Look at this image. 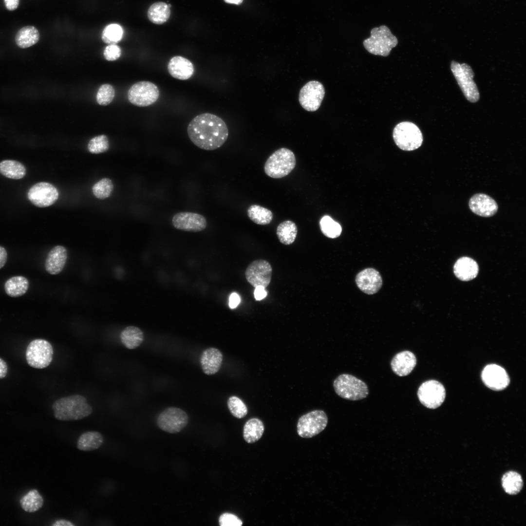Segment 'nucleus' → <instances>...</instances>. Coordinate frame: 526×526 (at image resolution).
Wrapping results in <instances>:
<instances>
[{"mask_svg": "<svg viewBox=\"0 0 526 526\" xmlns=\"http://www.w3.org/2000/svg\"><path fill=\"white\" fill-rule=\"evenodd\" d=\"M167 68L171 76L181 80L189 79L194 72L192 63L189 59L179 56L170 59Z\"/></svg>", "mask_w": 526, "mask_h": 526, "instance_id": "412c9836", "label": "nucleus"}, {"mask_svg": "<svg viewBox=\"0 0 526 526\" xmlns=\"http://www.w3.org/2000/svg\"><path fill=\"white\" fill-rule=\"evenodd\" d=\"M7 9L9 11L16 10L19 4V0H4Z\"/></svg>", "mask_w": 526, "mask_h": 526, "instance_id": "49530a36", "label": "nucleus"}, {"mask_svg": "<svg viewBox=\"0 0 526 526\" xmlns=\"http://www.w3.org/2000/svg\"><path fill=\"white\" fill-rule=\"evenodd\" d=\"M170 13V8L166 3L156 2L150 6L147 15L149 20L153 23L162 24L169 19Z\"/></svg>", "mask_w": 526, "mask_h": 526, "instance_id": "7c9ffc66", "label": "nucleus"}, {"mask_svg": "<svg viewBox=\"0 0 526 526\" xmlns=\"http://www.w3.org/2000/svg\"><path fill=\"white\" fill-rule=\"evenodd\" d=\"M43 502V498L38 491L32 489L22 496L19 504L25 511L32 513L39 510L42 507Z\"/></svg>", "mask_w": 526, "mask_h": 526, "instance_id": "2f4dec72", "label": "nucleus"}, {"mask_svg": "<svg viewBox=\"0 0 526 526\" xmlns=\"http://www.w3.org/2000/svg\"><path fill=\"white\" fill-rule=\"evenodd\" d=\"M470 210L477 215L490 217L498 211V206L494 199L484 193L473 195L469 201Z\"/></svg>", "mask_w": 526, "mask_h": 526, "instance_id": "6ab92c4d", "label": "nucleus"}, {"mask_svg": "<svg viewBox=\"0 0 526 526\" xmlns=\"http://www.w3.org/2000/svg\"><path fill=\"white\" fill-rule=\"evenodd\" d=\"M319 225L322 233L328 238H337L341 233L340 225L328 215H325L321 218Z\"/></svg>", "mask_w": 526, "mask_h": 526, "instance_id": "c9c22d12", "label": "nucleus"}, {"mask_svg": "<svg viewBox=\"0 0 526 526\" xmlns=\"http://www.w3.org/2000/svg\"><path fill=\"white\" fill-rule=\"evenodd\" d=\"M67 259V251L65 247L58 245L48 252L45 261V268L51 275H56L63 269Z\"/></svg>", "mask_w": 526, "mask_h": 526, "instance_id": "4be33fe9", "label": "nucleus"}, {"mask_svg": "<svg viewBox=\"0 0 526 526\" xmlns=\"http://www.w3.org/2000/svg\"><path fill=\"white\" fill-rule=\"evenodd\" d=\"M296 164L293 152L287 148H282L268 157L264 165V172L271 178H281L289 174Z\"/></svg>", "mask_w": 526, "mask_h": 526, "instance_id": "20e7f679", "label": "nucleus"}, {"mask_svg": "<svg viewBox=\"0 0 526 526\" xmlns=\"http://www.w3.org/2000/svg\"><path fill=\"white\" fill-rule=\"evenodd\" d=\"M39 39L38 29L33 26H26L19 29L16 35L15 41L20 48L30 47L36 44Z\"/></svg>", "mask_w": 526, "mask_h": 526, "instance_id": "cd10ccee", "label": "nucleus"}, {"mask_svg": "<svg viewBox=\"0 0 526 526\" xmlns=\"http://www.w3.org/2000/svg\"><path fill=\"white\" fill-rule=\"evenodd\" d=\"M113 189V184L109 178H103L96 183L93 187L94 195L98 199H104L109 197Z\"/></svg>", "mask_w": 526, "mask_h": 526, "instance_id": "4c0bfd02", "label": "nucleus"}, {"mask_svg": "<svg viewBox=\"0 0 526 526\" xmlns=\"http://www.w3.org/2000/svg\"><path fill=\"white\" fill-rule=\"evenodd\" d=\"M53 349L51 343L44 339H35L27 347L25 357L27 363L36 369H43L51 363Z\"/></svg>", "mask_w": 526, "mask_h": 526, "instance_id": "6e6552de", "label": "nucleus"}, {"mask_svg": "<svg viewBox=\"0 0 526 526\" xmlns=\"http://www.w3.org/2000/svg\"><path fill=\"white\" fill-rule=\"evenodd\" d=\"M29 286L28 279L22 276H13L5 282L4 289L7 295L11 297H19L27 291Z\"/></svg>", "mask_w": 526, "mask_h": 526, "instance_id": "a878e982", "label": "nucleus"}, {"mask_svg": "<svg viewBox=\"0 0 526 526\" xmlns=\"http://www.w3.org/2000/svg\"><path fill=\"white\" fill-rule=\"evenodd\" d=\"M223 361V354L217 348H208L202 353L200 357V364L203 372L207 375H212L220 370Z\"/></svg>", "mask_w": 526, "mask_h": 526, "instance_id": "5701e85b", "label": "nucleus"}, {"mask_svg": "<svg viewBox=\"0 0 526 526\" xmlns=\"http://www.w3.org/2000/svg\"><path fill=\"white\" fill-rule=\"evenodd\" d=\"M297 231L296 224L291 221L287 220L278 225L277 228V235L281 243L289 245L295 241Z\"/></svg>", "mask_w": 526, "mask_h": 526, "instance_id": "473e14b6", "label": "nucleus"}, {"mask_svg": "<svg viewBox=\"0 0 526 526\" xmlns=\"http://www.w3.org/2000/svg\"><path fill=\"white\" fill-rule=\"evenodd\" d=\"M7 371L8 367L6 362L0 357V379L6 376Z\"/></svg>", "mask_w": 526, "mask_h": 526, "instance_id": "09e8293b", "label": "nucleus"}, {"mask_svg": "<svg viewBox=\"0 0 526 526\" xmlns=\"http://www.w3.org/2000/svg\"><path fill=\"white\" fill-rule=\"evenodd\" d=\"M160 95L158 87L150 81H139L133 84L128 92V98L132 104L147 107L154 103Z\"/></svg>", "mask_w": 526, "mask_h": 526, "instance_id": "9d476101", "label": "nucleus"}, {"mask_svg": "<svg viewBox=\"0 0 526 526\" xmlns=\"http://www.w3.org/2000/svg\"><path fill=\"white\" fill-rule=\"evenodd\" d=\"M7 260V252L3 247L0 245V269L5 264Z\"/></svg>", "mask_w": 526, "mask_h": 526, "instance_id": "de8ad7c7", "label": "nucleus"}, {"mask_svg": "<svg viewBox=\"0 0 526 526\" xmlns=\"http://www.w3.org/2000/svg\"><path fill=\"white\" fill-rule=\"evenodd\" d=\"M104 442L99 432L89 431L82 433L77 439V448L82 451H92L98 449Z\"/></svg>", "mask_w": 526, "mask_h": 526, "instance_id": "393cba45", "label": "nucleus"}, {"mask_svg": "<svg viewBox=\"0 0 526 526\" xmlns=\"http://www.w3.org/2000/svg\"><path fill=\"white\" fill-rule=\"evenodd\" d=\"M188 422V416L181 409L169 407L158 415L157 423L163 431L169 433H177L184 428Z\"/></svg>", "mask_w": 526, "mask_h": 526, "instance_id": "ddd939ff", "label": "nucleus"}, {"mask_svg": "<svg viewBox=\"0 0 526 526\" xmlns=\"http://www.w3.org/2000/svg\"><path fill=\"white\" fill-rule=\"evenodd\" d=\"M172 224L176 229L189 232H200L207 226L206 218L201 214L191 212H181L172 218Z\"/></svg>", "mask_w": 526, "mask_h": 526, "instance_id": "f3484780", "label": "nucleus"}, {"mask_svg": "<svg viewBox=\"0 0 526 526\" xmlns=\"http://www.w3.org/2000/svg\"><path fill=\"white\" fill-rule=\"evenodd\" d=\"M123 30L120 26L111 24L106 26L102 33V41L109 44H116L122 38Z\"/></svg>", "mask_w": 526, "mask_h": 526, "instance_id": "e433bc0d", "label": "nucleus"}, {"mask_svg": "<svg viewBox=\"0 0 526 526\" xmlns=\"http://www.w3.org/2000/svg\"><path fill=\"white\" fill-rule=\"evenodd\" d=\"M109 148L108 139L105 135H100L92 138L88 143V149L94 154L106 151Z\"/></svg>", "mask_w": 526, "mask_h": 526, "instance_id": "ea45409f", "label": "nucleus"}, {"mask_svg": "<svg viewBox=\"0 0 526 526\" xmlns=\"http://www.w3.org/2000/svg\"><path fill=\"white\" fill-rule=\"evenodd\" d=\"M227 404L230 413L237 418H243L247 413L248 410L246 405L238 397L230 396L227 400Z\"/></svg>", "mask_w": 526, "mask_h": 526, "instance_id": "58836bf2", "label": "nucleus"}, {"mask_svg": "<svg viewBox=\"0 0 526 526\" xmlns=\"http://www.w3.org/2000/svg\"><path fill=\"white\" fill-rule=\"evenodd\" d=\"M52 409L55 418L61 421L80 420L93 413L86 397L79 394L58 399L53 404Z\"/></svg>", "mask_w": 526, "mask_h": 526, "instance_id": "f03ea898", "label": "nucleus"}, {"mask_svg": "<svg viewBox=\"0 0 526 526\" xmlns=\"http://www.w3.org/2000/svg\"><path fill=\"white\" fill-rule=\"evenodd\" d=\"M219 524L220 526H241L243 522L235 515L225 513L219 517Z\"/></svg>", "mask_w": 526, "mask_h": 526, "instance_id": "79ce46f5", "label": "nucleus"}, {"mask_svg": "<svg viewBox=\"0 0 526 526\" xmlns=\"http://www.w3.org/2000/svg\"><path fill=\"white\" fill-rule=\"evenodd\" d=\"M327 423L328 417L324 411L314 410L300 417L297 424V432L301 437L311 438L324 430Z\"/></svg>", "mask_w": 526, "mask_h": 526, "instance_id": "1a4fd4ad", "label": "nucleus"}, {"mask_svg": "<svg viewBox=\"0 0 526 526\" xmlns=\"http://www.w3.org/2000/svg\"><path fill=\"white\" fill-rule=\"evenodd\" d=\"M481 378L484 384L494 391L503 390L510 383L509 377L506 370L495 364L486 366L482 372Z\"/></svg>", "mask_w": 526, "mask_h": 526, "instance_id": "dca6fc26", "label": "nucleus"}, {"mask_svg": "<svg viewBox=\"0 0 526 526\" xmlns=\"http://www.w3.org/2000/svg\"><path fill=\"white\" fill-rule=\"evenodd\" d=\"M371 36L364 40V48L370 53L383 56L389 55L392 48L398 44V40L385 25L373 28Z\"/></svg>", "mask_w": 526, "mask_h": 526, "instance_id": "7ed1b4c3", "label": "nucleus"}, {"mask_svg": "<svg viewBox=\"0 0 526 526\" xmlns=\"http://www.w3.org/2000/svg\"><path fill=\"white\" fill-rule=\"evenodd\" d=\"M247 215L251 221L261 225L269 224L273 216L271 210L257 205H253L249 207Z\"/></svg>", "mask_w": 526, "mask_h": 526, "instance_id": "f704fd0d", "label": "nucleus"}, {"mask_svg": "<svg viewBox=\"0 0 526 526\" xmlns=\"http://www.w3.org/2000/svg\"><path fill=\"white\" fill-rule=\"evenodd\" d=\"M264 430L263 422L260 419L252 418L244 426V438L248 443H255L261 438Z\"/></svg>", "mask_w": 526, "mask_h": 526, "instance_id": "c85d7f7f", "label": "nucleus"}, {"mask_svg": "<svg viewBox=\"0 0 526 526\" xmlns=\"http://www.w3.org/2000/svg\"><path fill=\"white\" fill-rule=\"evenodd\" d=\"M226 3L229 4H233L236 5L241 4L243 0H224Z\"/></svg>", "mask_w": 526, "mask_h": 526, "instance_id": "3c124183", "label": "nucleus"}, {"mask_svg": "<svg viewBox=\"0 0 526 526\" xmlns=\"http://www.w3.org/2000/svg\"><path fill=\"white\" fill-rule=\"evenodd\" d=\"M420 403L429 409H436L443 403L446 391L443 385L435 380H429L422 383L417 391Z\"/></svg>", "mask_w": 526, "mask_h": 526, "instance_id": "9b49d317", "label": "nucleus"}, {"mask_svg": "<svg viewBox=\"0 0 526 526\" xmlns=\"http://www.w3.org/2000/svg\"><path fill=\"white\" fill-rule=\"evenodd\" d=\"M27 197L36 207H45L52 205L56 201L58 198V192L52 184L41 182L34 185L29 188Z\"/></svg>", "mask_w": 526, "mask_h": 526, "instance_id": "4468645a", "label": "nucleus"}, {"mask_svg": "<svg viewBox=\"0 0 526 526\" xmlns=\"http://www.w3.org/2000/svg\"><path fill=\"white\" fill-rule=\"evenodd\" d=\"M451 68L467 99L471 103L478 101L480 98L479 92L473 79L474 73L470 66L466 63L460 64L452 61Z\"/></svg>", "mask_w": 526, "mask_h": 526, "instance_id": "0eeeda50", "label": "nucleus"}, {"mask_svg": "<svg viewBox=\"0 0 526 526\" xmlns=\"http://www.w3.org/2000/svg\"><path fill=\"white\" fill-rule=\"evenodd\" d=\"M115 95L113 87L109 84L102 85L96 94V101L100 105H107L113 100Z\"/></svg>", "mask_w": 526, "mask_h": 526, "instance_id": "a19ab883", "label": "nucleus"}, {"mask_svg": "<svg viewBox=\"0 0 526 526\" xmlns=\"http://www.w3.org/2000/svg\"><path fill=\"white\" fill-rule=\"evenodd\" d=\"M355 280L358 288L368 295L377 293L382 285L380 273L373 268H367L361 271L357 275Z\"/></svg>", "mask_w": 526, "mask_h": 526, "instance_id": "a211bd4d", "label": "nucleus"}, {"mask_svg": "<svg viewBox=\"0 0 526 526\" xmlns=\"http://www.w3.org/2000/svg\"><path fill=\"white\" fill-rule=\"evenodd\" d=\"M325 95V90L321 83L312 80L306 83L300 90L299 102L301 107L308 112L319 109Z\"/></svg>", "mask_w": 526, "mask_h": 526, "instance_id": "f8f14e48", "label": "nucleus"}, {"mask_svg": "<svg viewBox=\"0 0 526 526\" xmlns=\"http://www.w3.org/2000/svg\"><path fill=\"white\" fill-rule=\"evenodd\" d=\"M53 526H75L72 522L65 519H59L52 525Z\"/></svg>", "mask_w": 526, "mask_h": 526, "instance_id": "8fccbe9b", "label": "nucleus"}, {"mask_svg": "<svg viewBox=\"0 0 526 526\" xmlns=\"http://www.w3.org/2000/svg\"><path fill=\"white\" fill-rule=\"evenodd\" d=\"M0 173L8 178L20 179L26 175V169L18 161L4 160L0 162Z\"/></svg>", "mask_w": 526, "mask_h": 526, "instance_id": "c756f323", "label": "nucleus"}, {"mask_svg": "<svg viewBox=\"0 0 526 526\" xmlns=\"http://www.w3.org/2000/svg\"><path fill=\"white\" fill-rule=\"evenodd\" d=\"M254 294L257 301H261L266 296L267 292L265 288L262 286H258L255 287Z\"/></svg>", "mask_w": 526, "mask_h": 526, "instance_id": "c03bdc74", "label": "nucleus"}, {"mask_svg": "<svg viewBox=\"0 0 526 526\" xmlns=\"http://www.w3.org/2000/svg\"><path fill=\"white\" fill-rule=\"evenodd\" d=\"M121 55V48L116 44H109L103 51L105 58L108 61H114L118 59Z\"/></svg>", "mask_w": 526, "mask_h": 526, "instance_id": "37998d69", "label": "nucleus"}, {"mask_svg": "<svg viewBox=\"0 0 526 526\" xmlns=\"http://www.w3.org/2000/svg\"><path fill=\"white\" fill-rule=\"evenodd\" d=\"M240 302V298L236 293H232L229 297V306L230 308H235Z\"/></svg>", "mask_w": 526, "mask_h": 526, "instance_id": "a18cd8bd", "label": "nucleus"}, {"mask_svg": "<svg viewBox=\"0 0 526 526\" xmlns=\"http://www.w3.org/2000/svg\"><path fill=\"white\" fill-rule=\"evenodd\" d=\"M416 362V357L413 352L403 351L393 357L391 361V367L395 374L399 376H405L412 372Z\"/></svg>", "mask_w": 526, "mask_h": 526, "instance_id": "aec40b11", "label": "nucleus"}, {"mask_svg": "<svg viewBox=\"0 0 526 526\" xmlns=\"http://www.w3.org/2000/svg\"><path fill=\"white\" fill-rule=\"evenodd\" d=\"M272 269L270 264L264 260L252 262L245 271L247 282L254 287L262 286L266 288L270 283Z\"/></svg>", "mask_w": 526, "mask_h": 526, "instance_id": "2eb2a0df", "label": "nucleus"}, {"mask_svg": "<svg viewBox=\"0 0 526 526\" xmlns=\"http://www.w3.org/2000/svg\"><path fill=\"white\" fill-rule=\"evenodd\" d=\"M393 136L395 144L401 150L412 151L419 148L423 143V135L414 123L401 122L394 129Z\"/></svg>", "mask_w": 526, "mask_h": 526, "instance_id": "423d86ee", "label": "nucleus"}, {"mask_svg": "<svg viewBox=\"0 0 526 526\" xmlns=\"http://www.w3.org/2000/svg\"><path fill=\"white\" fill-rule=\"evenodd\" d=\"M333 387L339 396L349 400H361L369 394L368 387L364 381L348 374L339 375L334 381Z\"/></svg>", "mask_w": 526, "mask_h": 526, "instance_id": "39448f33", "label": "nucleus"}, {"mask_svg": "<svg viewBox=\"0 0 526 526\" xmlns=\"http://www.w3.org/2000/svg\"><path fill=\"white\" fill-rule=\"evenodd\" d=\"M454 274L459 279L468 281L475 278L478 274L479 267L477 263L472 259L464 257L459 258L453 267Z\"/></svg>", "mask_w": 526, "mask_h": 526, "instance_id": "b1692460", "label": "nucleus"}, {"mask_svg": "<svg viewBox=\"0 0 526 526\" xmlns=\"http://www.w3.org/2000/svg\"><path fill=\"white\" fill-rule=\"evenodd\" d=\"M189 139L197 147L213 150L221 147L226 141L228 130L225 121L220 117L204 113L194 117L187 128Z\"/></svg>", "mask_w": 526, "mask_h": 526, "instance_id": "f257e3e1", "label": "nucleus"}, {"mask_svg": "<svg viewBox=\"0 0 526 526\" xmlns=\"http://www.w3.org/2000/svg\"><path fill=\"white\" fill-rule=\"evenodd\" d=\"M502 484L504 489L507 493L514 495L517 494L522 489L523 482L519 473L510 471L503 475Z\"/></svg>", "mask_w": 526, "mask_h": 526, "instance_id": "72a5a7b5", "label": "nucleus"}, {"mask_svg": "<svg viewBox=\"0 0 526 526\" xmlns=\"http://www.w3.org/2000/svg\"><path fill=\"white\" fill-rule=\"evenodd\" d=\"M122 343L129 349H133L140 346L144 340V334L138 327L129 326L124 328L120 333Z\"/></svg>", "mask_w": 526, "mask_h": 526, "instance_id": "bb28decb", "label": "nucleus"}]
</instances>
